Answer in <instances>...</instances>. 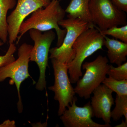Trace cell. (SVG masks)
Here are the masks:
<instances>
[{
  "label": "cell",
  "mask_w": 127,
  "mask_h": 127,
  "mask_svg": "<svg viewBox=\"0 0 127 127\" xmlns=\"http://www.w3.org/2000/svg\"><path fill=\"white\" fill-rule=\"evenodd\" d=\"M113 92L106 85L101 84L93 91V95L91 98L93 117L102 119L105 124L111 123V108L114 103Z\"/></svg>",
  "instance_id": "11"
},
{
  "label": "cell",
  "mask_w": 127,
  "mask_h": 127,
  "mask_svg": "<svg viewBox=\"0 0 127 127\" xmlns=\"http://www.w3.org/2000/svg\"><path fill=\"white\" fill-rule=\"evenodd\" d=\"M65 13L58 0H52L46 7L37 9L22 23L19 28L16 44H18L25 33L31 29L42 32L55 30L57 36L56 47L60 46L63 42L66 31L65 29H61L58 22L64 19Z\"/></svg>",
  "instance_id": "1"
},
{
  "label": "cell",
  "mask_w": 127,
  "mask_h": 127,
  "mask_svg": "<svg viewBox=\"0 0 127 127\" xmlns=\"http://www.w3.org/2000/svg\"><path fill=\"white\" fill-rule=\"evenodd\" d=\"M116 106L111 112V118L115 122L118 121L123 116L127 123V95L120 96L117 94L114 101Z\"/></svg>",
  "instance_id": "15"
},
{
  "label": "cell",
  "mask_w": 127,
  "mask_h": 127,
  "mask_svg": "<svg viewBox=\"0 0 127 127\" xmlns=\"http://www.w3.org/2000/svg\"><path fill=\"white\" fill-rule=\"evenodd\" d=\"M58 0L59 1H61L62 0Z\"/></svg>",
  "instance_id": "23"
},
{
  "label": "cell",
  "mask_w": 127,
  "mask_h": 127,
  "mask_svg": "<svg viewBox=\"0 0 127 127\" xmlns=\"http://www.w3.org/2000/svg\"><path fill=\"white\" fill-rule=\"evenodd\" d=\"M104 38L96 26L89 28L79 35L75 41L73 48L75 57L67 64L71 83H76L83 75L81 68L84 60L98 50H102Z\"/></svg>",
  "instance_id": "2"
},
{
  "label": "cell",
  "mask_w": 127,
  "mask_h": 127,
  "mask_svg": "<svg viewBox=\"0 0 127 127\" xmlns=\"http://www.w3.org/2000/svg\"><path fill=\"white\" fill-rule=\"evenodd\" d=\"M16 4V0H0V39L4 43H6L8 38L7 12L14 9Z\"/></svg>",
  "instance_id": "14"
},
{
  "label": "cell",
  "mask_w": 127,
  "mask_h": 127,
  "mask_svg": "<svg viewBox=\"0 0 127 127\" xmlns=\"http://www.w3.org/2000/svg\"><path fill=\"white\" fill-rule=\"evenodd\" d=\"M77 98L73 100L60 116L65 127H111L110 124H101L95 122L92 118L93 113L91 102L83 107L78 106L76 104Z\"/></svg>",
  "instance_id": "10"
},
{
  "label": "cell",
  "mask_w": 127,
  "mask_h": 127,
  "mask_svg": "<svg viewBox=\"0 0 127 127\" xmlns=\"http://www.w3.org/2000/svg\"><path fill=\"white\" fill-rule=\"evenodd\" d=\"M30 37L34 45L30 54V61L36 63L39 67L40 76L36 88L43 91L46 86V71L48 66V55L50 47L56 39V34L52 30L42 32L36 29L29 30Z\"/></svg>",
  "instance_id": "3"
},
{
  "label": "cell",
  "mask_w": 127,
  "mask_h": 127,
  "mask_svg": "<svg viewBox=\"0 0 127 127\" xmlns=\"http://www.w3.org/2000/svg\"><path fill=\"white\" fill-rule=\"evenodd\" d=\"M51 61L54 70L55 82L54 85L48 88L54 93V99L59 102L58 113V116H61L77 98L68 77L67 64L54 59H51Z\"/></svg>",
  "instance_id": "8"
},
{
  "label": "cell",
  "mask_w": 127,
  "mask_h": 127,
  "mask_svg": "<svg viewBox=\"0 0 127 127\" xmlns=\"http://www.w3.org/2000/svg\"><path fill=\"white\" fill-rule=\"evenodd\" d=\"M115 127H127V123L124 120H122L121 124L119 125H116Z\"/></svg>",
  "instance_id": "22"
},
{
  "label": "cell",
  "mask_w": 127,
  "mask_h": 127,
  "mask_svg": "<svg viewBox=\"0 0 127 127\" xmlns=\"http://www.w3.org/2000/svg\"><path fill=\"white\" fill-rule=\"evenodd\" d=\"M114 4L121 10L127 12V0H111Z\"/></svg>",
  "instance_id": "20"
},
{
  "label": "cell",
  "mask_w": 127,
  "mask_h": 127,
  "mask_svg": "<svg viewBox=\"0 0 127 127\" xmlns=\"http://www.w3.org/2000/svg\"><path fill=\"white\" fill-rule=\"evenodd\" d=\"M99 30L100 33L103 35L111 36L116 39H119L123 42L127 43V25L120 27H113L103 31Z\"/></svg>",
  "instance_id": "17"
},
{
  "label": "cell",
  "mask_w": 127,
  "mask_h": 127,
  "mask_svg": "<svg viewBox=\"0 0 127 127\" xmlns=\"http://www.w3.org/2000/svg\"><path fill=\"white\" fill-rule=\"evenodd\" d=\"M51 0H18L15 8L7 17L9 44L16 41L20 26L25 18L41 7L50 4Z\"/></svg>",
  "instance_id": "9"
},
{
  "label": "cell",
  "mask_w": 127,
  "mask_h": 127,
  "mask_svg": "<svg viewBox=\"0 0 127 127\" xmlns=\"http://www.w3.org/2000/svg\"><path fill=\"white\" fill-rule=\"evenodd\" d=\"M104 46L107 49L108 59L112 64L118 66L127 61V43L119 41L117 39L109 38L107 35H103Z\"/></svg>",
  "instance_id": "12"
},
{
  "label": "cell",
  "mask_w": 127,
  "mask_h": 127,
  "mask_svg": "<svg viewBox=\"0 0 127 127\" xmlns=\"http://www.w3.org/2000/svg\"><path fill=\"white\" fill-rule=\"evenodd\" d=\"M102 84L120 96L127 95V80L119 81L111 77H106Z\"/></svg>",
  "instance_id": "16"
},
{
  "label": "cell",
  "mask_w": 127,
  "mask_h": 127,
  "mask_svg": "<svg viewBox=\"0 0 127 127\" xmlns=\"http://www.w3.org/2000/svg\"><path fill=\"white\" fill-rule=\"evenodd\" d=\"M15 122L8 120H5L2 123L0 124V127H15Z\"/></svg>",
  "instance_id": "21"
},
{
  "label": "cell",
  "mask_w": 127,
  "mask_h": 127,
  "mask_svg": "<svg viewBox=\"0 0 127 127\" xmlns=\"http://www.w3.org/2000/svg\"><path fill=\"white\" fill-rule=\"evenodd\" d=\"M108 62L107 57L99 55L93 61L83 64L82 67L86 70L85 74L78 79L74 88L79 97L88 99L95 89L102 83L110 68Z\"/></svg>",
  "instance_id": "4"
},
{
  "label": "cell",
  "mask_w": 127,
  "mask_h": 127,
  "mask_svg": "<svg viewBox=\"0 0 127 127\" xmlns=\"http://www.w3.org/2000/svg\"><path fill=\"white\" fill-rule=\"evenodd\" d=\"M58 25L66 29V32L60 46L50 48L49 58L67 64L75 57V51L72 47L75 41L82 32L90 27L87 22L79 18L64 19L58 22Z\"/></svg>",
  "instance_id": "5"
},
{
  "label": "cell",
  "mask_w": 127,
  "mask_h": 127,
  "mask_svg": "<svg viewBox=\"0 0 127 127\" xmlns=\"http://www.w3.org/2000/svg\"><path fill=\"white\" fill-rule=\"evenodd\" d=\"M4 44V42L0 41V47ZM9 45V48L6 54L4 56H0V67L11 63L15 60L14 54L16 50V47L14 43Z\"/></svg>",
  "instance_id": "19"
},
{
  "label": "cell",
  "mask_w": 127,
  "mask_h": 127,
  "mask_svg": "<svg viewBox=\"0 0 127 127\" xmlns=\"http://www.w3.org/2000/svg\"><path fill=\"white\" fill-rule=\"evenodd\" d=\"M89 10L93 23L101 31L127 25L126 13L111 0H90Z\"/></svg>",
  "instance_id": "7"
},
{
  "label": "cell",
  "mask_w": 127,
  "mask_h": 127,
  "mask_svg": "<svg viewBox=\"0 0 127 127\" xmlns=\"http://www.w3.org/2000/svg\"><path fill=\"white\" fill-rule=\"evenodd\" d=\"M109 76L119 81L127 80V62H125L117 67L111 65L107 72Z\"/></svg>",
  "instance_id": "18"
},
{
  "label": "cell",
  "mask_w": 127,
  "mask_h": 127,
  "mask_svg": "<svg viewBox=\"0 0 127 127\" xmlns=\"http://www.w3.org/2000/svg\"><path fill=\"white\" fill-rule=\"evenodd\" d=\"M90 0H71L65 10L67 18H79L87 22L90 27L95 26L93 23L89 10Z\"/></svg>",
  "instance_id": "13"
},
{
  "label": "cell",
  "mask_w": 127,
  "mask_h": 127,
  "mask_svg": "<svg viewBox=\"0 0 127 127\" xmlns=\"http://www.w3.org/2000/svg\"><path fill=\"white\" fill-rule=\"evenodd\" d=\"M33 46L23 43L18 49V58L11 63L0 67V82L10 78L15 84L18 93L17 110L19 113L23 110L20 88L22 83L30 76L28 71L30 54Z\"/></svg>",
  "instance_id": "6"
}]
</instances>
